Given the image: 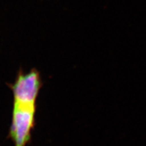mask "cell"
<instances>
[{
    "label": "cell",
    "mask_w": 146,
    "mask_h": 146,
    "mask_svg": "<svg viewBox=\"0 0 146 146\" xmlns=\"http://www.w3.org/2000/svg\"><path fill=\"white\" fill-rule=\"evenodd\" d=\"M43 83L37 69L25 73L21 68L14 83H8L13 95L8 137L14 146H27L31 142L36 125L37 100Z\"/></svg>",
    "instance_id": "cell-1"
}]
</instances>
